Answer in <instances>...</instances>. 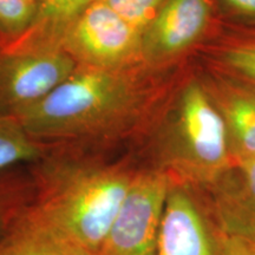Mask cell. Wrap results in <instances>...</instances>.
Here are the masks:
<instances>
[{
    "label": "cell",
    "mask_w": 255,
    "mask_h": 255,
    "mask_svg": "<svg viewBox=\"0 0 255 255\" xmlns=\"http://www.w3.org/2000/svg\"><path fill=\"white\" fill-rule=\"evenodd\" d=\"M156 255H222L218 225L193 187L178 182L171 186Z\"/></svg>",
    "instance_id": "7"
},
{
    "label": "cell",
    "mask_w": 255,
    "mask_h": 255,
    "mask_svg": "<svg viewBox=\"0 0 255 255\" xmlns=\"http://www.w3.org/2000/svg\"><path fill=\"white\" fill-rule=\"evenodd\" d=\"M31 1H32V2H33V4H34V5H36V6H37V5H38V1H39V0H31Z\"/></svg>",
    "instance_id": "20"
},
{
    "label": "cell",
    "mask_w": 255,
    "mask_h": 255,
    "mask_svg": "<svg viewBox=\"0 0 255 255\" xmlns=\"http://www.w3.org/2000/svg\"><path fill=\"white\" fill-rule=\"evenodd\" d=\"M0 51H1V45H0Z\"/></svg>",
    "instance_id": "21"
},
{
    "label": "cell",
    "mask_w": 255,
    "mask_h": 255,
    "mask_svg": "<svg viewBox=\"0 0 255 255\" xmlns=\"http://www.w3.org/2000/svg\"><path fill=\"white\" fill-rule=\"evenodd\" d=\"M33 195L31 175L17 168L0 173V235L17 219Z\"/></svg>",
    "instance_id": "13"
},
{
    "label": "cell",
    "mask_w": 255,
    "mask_h": 255,
    "mask_svg": "<svg viewBox=\"0 0 255 255\" xmlns=\"http://www.w3.org/2000/svg\"><path fill=\"white\" fill-rule=\"evenodd\" d=\"M37 6L31 0H0L1 49L19 39L31 26Z\"/></svg>",
    "instance_id": "14"
},
{
    "label": "cell",
    "mask_w": 255,
    "mask_h": 255,
    "mask_svg": "<svg viewBox=\"0 0 255 255\" xmlns=\"http://www.w3.org/2000/svg\"><path fill=\"white\" fill-rule=\"evenodd\" d=\"M62 49L79 66L132 69L142 63V32L97 0L66 32Z\"/></svg>",
    "instance_id": "5"
},
{
    "label": "cell",
    "mask_w": 255,
    "mask_h": 255,
    "mask_svg": "<svg viewBox=\"0 0 255 255\" xmlns=\"http://www.w3.org/2000/svg\"><path fill=\"white\" fill-rule=\"evenodd\" d=\"M32 171L34 216L97 254L138 168L130 159L57 156Z\"/></svg>",
    "instance_id": "1"
},
{
    "label": "cell",
    "mask_w": 255,
    "mask_h": 255,
    "mask_svg": "<svg viewBox=\"0 0 255 255\" xmlns=\"http://www.w3.org/2000/svg\"><path fill=\"white\" fill-rule=\"evenodd\" d=\"M0 255H97L43 222L26 207L0 235Z\"/></svg>",
    "instance_id": "10"
},
{
    "label": "cell",
    "mask_w": 255,
    "mask_h": 255,
    "mask_svg": "<svg viewBox=\"0 0 255 255\" xmlns=\"http://www.w3.org/2000/svg\"><path fill=\"white\" fill-rule=\"evenodd\" d=\"M212 0H168L142 34V63L157 65L181 55L202 36Z\"/></svg>",
    "instance_id": "8"
},
{
    "label": "cell",
    "mask_w": 255,
    "mask_h": 255,
    "mask_svg": "<svg viewBox=\"0 0 255 255\" xmlns=\"http://www.w3.org/2000/svg\"><path fill=\"white\" fill-rule=\"evenodd\" d=\"M219 232L222 255H255V237L253 235L221 227H219Z\"/></svg>",
    "instance_id": "16"
},
{
    "label": "cell",
    "mask_w": 255,
    "mask_h": 255,
    "mask_svg": "<svg viewBox=\"0 0 255 255\" xmlns=\"http://www.w3.org/2000/svg\"><path fill=\"white\" fill-rule=\"evenodd\" d=\"M233 164L228 130L219 108L208 89L190 82L178 96L156 167L175 182L194 188L213 187Z\"/></svg>",
    "instance_id": "3"
},
{
    "label": "cell",
    "mask_w": 255,
    "mask_h": 255,
    "mask_svg": "<svg viewBox=\"0 0 255 255\" xmlns=\"http://www.w3.org/2000/svg\"><path fill=\"white\" fill-rule=\"evenodd\" d=\"M78 64L63 49L0 51V111L38 103L65 82Z\"/></svg>",
    "instance_id": "6"
},
{
    "label": "cell",
    "mask_w": 255,
    "mask_h": 255,
    "mask_svg": "<svg viewBox=\"0 0 255 255\" xmlns=\"http://www.w3.org/2000/svg\"><path fill=\"white\" fill-rule=\"evenodd\" d=\"M209 94L228 130L233 159L255 158V85L220 79Z\"/></svg>",
    "instance_id": "9"
},
{
    "label": "cell",
    "mask_w": 255,
    "mask_h": 255,
    "mask_svg": "<svg viewBox=\"0 0 255 255\" xmlns=\"http://www.w3.org/2000/svg\"><path fill=\"white\" fill-rule=\"evenodd\" d=\"M226 62L232 69L255 82V45L231 49L226 53Z\"/></svg>",
    "instance_id": "17"
},
{
    "label": "cell",
    "mask_w": 255,
    "mask_h": 255,
    "mask_svg": "<svg viewBox=\"0 0 255 255\" xmlns=\"http://www.w3.org/2000/svg\"><path fill=\"white\" fill-rule=\"evenodd\" d=\"M142 102L132 69L79 66L38 103L12 114L37 141L104 135L131 120Z\"/></svg>",
    "instance_id": "2"
},
{
    "label": "cell",
    "mask_w": 255,
    "mask_h": 255,
    "mask_svg": "<svg viewBox=\"0 0 255 255\" xmlns=\"http://www.w3.org/2000/svg\"><path fill=\"white\" fill-rule=\"evenodd\" d=\"M97 0H39L28 30L1 50L62 49L66 32Z\"/></svg>",
    "instance_id": "11"
},
{
    "label": "cell",
    "mask_w": 255,
    "mask_h": 255,
    "mask_svg": "<svg viewBox=\"0 0 255 255\" xmlns=\"http://www.w3.org/2000/svg\"><path fill=\"white\" fill-rule=\"evenodd\" d=\"M45 157V144L33 138L13 115L0 111V173Z\"/></svg>",
    "instance_id": "12"
},
{
    "label": "cell",
    "mask_w": 255,
    "mask_h": 255,
    "mask_svg": "<svg viewBox=\"0 0 255 255\" xmlns=\"http://www.w3.org/2000/svg\"><path fill=\"white\" fill-rule=\"evenodd\" d=\"M139 32H144L168 0H101Z\"/></svg>",
    "instance_id": "15"
},
{
    "label": "cell",
    "mask_w": 255,
    "mask_h": 255,
    "mask_svg": "<svg viewBox=\"0 0 255 255\" xmlns=\"http://www.w3.org/2000/svg\"><path fill=\"white\" fill-rule=\"evenodd\" d=\"M174 182L163 169L138 168L97 255H156Z\"/></svg>",
    "instance_id": "4"
},
{
    "label": "cell",
    "mask_w": 255,
    "mask_h": 255,
    "mask_svg": "<svg viewBox=\"0 0 255 255\" xmlns=\"http://www.w3.org/2000/svg\"><path fill=\"white\" fill-rule=\"evenodd\" d=\"M226 11L245 20L255 21V0H218Z\"/></svg>",
    "instance_id": "19"
},
{
    "label": "cell",
    "mask_w": 255,
    "mask_h": 255,
    "mask_svg": "<svg viewBox=\"0 0 255 255\" xmlns=\"http://www.w3.org/2000/svg\"><path fill=\"white\" fill-rule=\"evenodd\" d=\"M234 164L244 181V190L255 222V158H238L234 161Z\"/></svg>",
    "instance_id": "18"
}]
</instances>
